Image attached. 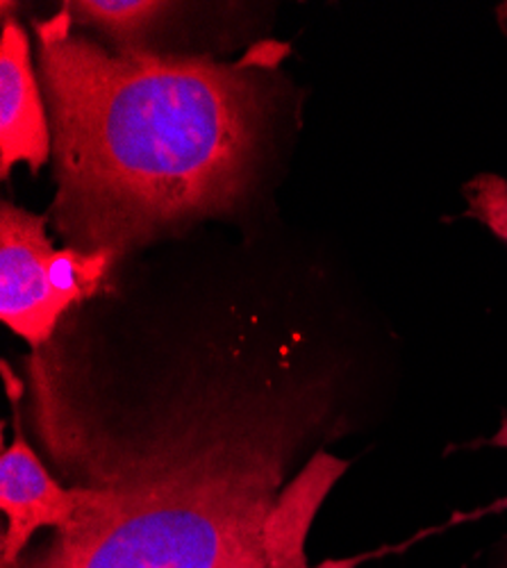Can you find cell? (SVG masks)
Masks as SVG:
<instances>
[{
  "instance_id": "6da1fadb",
  "label": "cell",
  "mask_w": 507,
  "mask_h": 568,
  "mask_svg": "<svg viewBox=\"0 0 507 568\" xmlns=\"http://www.w3.org/2000/svg\"><path fill=\"white\" fill-rule=\"evenodd\" d=\"M62 10L37 23L51 110L53 216L80 251L116 257L233 207L251 180L262 99L246 64L110 53Z\"/></svg>"
},
{
  "instance_id": "7a4b0ae2",
  "label": "cell",
  "mask_w": 507,
  "mask_h": 568,
  "mask_svg": "<svg viewBox=\"0 0 507 568\" xmlns=\"http://www.w3.org/2000/svg\"><path fill=\"white\" fill-rule=\"evenodd\" d=\"M290 420L246 414L192 423L132 459L60 530L55 568H216L264 546L290 450Z\"/></svg>"
},
{
  "instance_id": "3957f363",
  "label": "cell",
  "mask_w": 507,
  "mask_h": 568,
  "mask_svg": "<svg viewBox=\"0 0 507 568\" xmlns=\"http://www.w3.org/2000/svg\"><path fill=\"white\" fill-rule=\"evenodd\" d=\"M55 248L45 219L3 203L0 207V318L30 346L49 342L67 312L53 294L49 264Z\"/></svg>"
},
{
  "instance_id": "277c9868",
  "label": "cell",
  "mask_w": 507,
  "mask_h": 568,
  "mask_svg": "<svg viewBox=\"0 0 507 568\" xmlns=\"http://www.w3.org/2000/svg\"><path fill=\"white\" fill-rule=\"evenodd\" d=\"M0 457V507L8 516V530L0 544V568H19V559L39 528L64 530L80 509V487L67 489L51 478L21 433Z\"/></svg>"
},
{
  "instance_id": "5b68a950",
  "label": "cell",
  "mask_w": 507,
  "mask_h": 568,
  "mask_svg": "<svg viewBox=\"0 0 507 568\" xmlns=\"http://www.w3.org/2000/svg\"><path fill=\"white\" fill-rule=\"evenodd\" d=\"M30 62V41L10 19L0 39V175L26 162L37 173L53 155L49 116Z\"/></svg>"
},
{
  "instance_id": "8992f818",
  "label": "cell",
  "mask_w": 507,
  "mask_h": 568,
  "mask_svg": "<svg viewBox=\"0 0 507 568\" xmlns=\"http://www.w3.org/2000/svg\"><path fill=\"white\" fill-rule=\"evenodd\" d=\"M346 468V459L321 450L275 498L264 526L266 568H310L305 541L312 520Z\"/></svg>"
},
{
  "instance_id": "52a82bcc",
  "label": "cell",
  "mask_w": 507,
  "mask_h": 568,
  "mask_svg": "<svg viewBox=\"0 0 507 568\" xmlns=\"http://www.w3.org/2000/svg\"><path fill=\"white\" fill-rule=\"evenodd\" d=\"M171 8L158 0H82L64 6L73 21L97 26L128 45H134Z\"/></svg>"
},
{
  "instance_id": "ba28073f",
  "label": "cell",
  "mask_w": 507,
  "mask_h": 568,
  "mask_svg": "<svg viewBox=\"0 0 507 568\" xmlns=\"http://www.w3.org/2000/svg\"><path fill=\"white\" fill-rule=\"evenodd\" d=\"M116 260L110 251H80L73 246L55 251L49 264V280L64 310L94 296Z\"/></svg>"
},
{
  "instance_id": "9c48e42d",
  "label": "cell",
  "mask_w": 507,
  "mask_h": 568,
  "mask_svg": "<svg viewBox=\"0 0 507 568\" xmlns=\"http://www.w3.org/2000/svg\"><path fill=\"white\" fill-rule=\"evenodd\" d=\"M465 196L469 203L467 214L507 242V182L500 175L483 173L465 184Z\"/></svg>"
},
{
  "instance_id": "30bf717a",
  "label": "cell",
  "mask_w": 507,
  "mask_h": 568,
  "mask_svg": "<svg viewBox=\"0 0 507 568\" xmlns=\"http://www.w3.org/2000/svg\"><path fill=\"white\" fill-rule=\"evenodd\" d=\"M216 568H266V555L264 546L260 548H246L233 557L221 561Z\"/></svg>"
},
{
  "instance_id": "8fae6325",
  "label": "cell",
  "mask_w": 507,
  "mask_h": 568,
  "mask_svg": "<svg viewBox=\"0 0 507 568\" xmlns=\"http://www.w3.org/2000/svg\"><path fill=\"white\" fill-rule=\"evenodd\" d=\"M489 444L496 446V448H507V416H503L500 428H498V433L491 437Z\"/></svg>"
},
{
  "instance_id": "7c38bea8",
  "label": "cell",
  "mask_w": 507,
  "mask_h": 568,
  "mask_svg": "<svg viewBox=\"0 0 507 568\" xmlns=\"http://www.w3.org/2000/svg\"><path fill=\"white\" fill-rule=\"evenodd\" d=\"M498 509H507V498H503V500H498L494 507H491V511H498Z\"/></svg>"
},
{
  "instance_id": "4fadbf2b",
  "label": "cell",
  "mask_w": 507,
  "mask_h": 568,
  "mask_svg": "<svg viewBox=\"0 0 507 568\" xmlns=\"http://www.w3.org/2000/svg\"><path fill=\"white\" fill-rule=\"evenodd\" d=\"M39 568H55V566H53V564H51V561H49V559H45V561H43V564H41V566H39Z\"/></svg>"
}]
</instances>
